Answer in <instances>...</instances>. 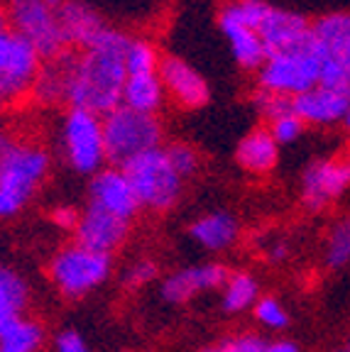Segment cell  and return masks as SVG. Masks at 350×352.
Returning a JSON list of instances; mask_svg holds the SVG:
<instances>
[{
	"mask_svg": "<svg viewBox=\"0 0 350 352\" xmlns=\"http://www.w3.org/2000/svg\"><path fill=\"white\" fill-rule=\"evenodd\" d=\"M127 34L123 30L105 28L86 50H74V72L66 88V108L91 110L105 116L118 108L125 86V47Z\"/></svg>",
	"mask_w": 350,
	"mask_h": 352,
	"instance_id": "6da1fadb",
	"label": "cell"
},
{
	"mask_svg": "<svg viewBox=\"0 0 350 352\" xmlns=\"http://www.w3.org/2000/svg\"><path fill=\"white\" fill-rule=\"evenodd\" d=\"M52 157L37 142L6 138L0 144V220L28 208L50 174Z\"/></svg>",
	"mask_w": 350,
	"mask_h": 352,
	"instance_id": "7a4b0ae2",
	"label": "cell"
},
{
	"mask_svg": "<svg viewBox=\"0 0 350 352\" xmlns=\"http://www.w3.org/2000/svg\"><path fill=\"white\" fill-rule=\"evenodd\" d=\"M321 64H323V50L316 42L313 34H309L307 39L291 50L274 52L267 54L265 64L258 72V88L267 91V94L294 96L304 94L309 88L318 86L321 81Z\"/></svg>",
	"mask_w": 350,
	"mask_h": 352,
	"instance_id": "3957f363",
	"label": "cell"
},
{
	"mask_svg": "<svg viewBox=\"0 0 350 352\" xmlns=\"http://www.w3.org/2000/svg\"><path fill=\"white\" fill-rule=\"evenodd\" d=\"M101 125H103L105 160L110 166H125L137 154L165 144V125L159 116L137 113L125 105H118L101 116Z\"/></svg>",
	"mask_w": 350,
	"mask_h": 352,
	"instance_id": "277c9868",
	"label": "cell"
},
{
	"mask_svg": "<svg viewBox=\"0 0 350 352\" xmlns=\"http://www.w3.org/2000/svg\"><path fill=\"white\" fill-rule=\"evenodd\" d=\"M130 179L140 208L152 213H169L184 196V179L174 171L165 154V147L137 154L125 166H121Z\"/></svg>",
	"mask_w": 350,
	"mask_h": 352,
	"instance_id": "5b68a950",
	"label": "cell"
},
{
	"mask_svg": "<svg viewBox=\"0 0 350 352\" xmlns=\"http://www.w3.org/2000/svg\"><path fill=\"white\" fill-rule=\"evenodd\" d=\"M47 272H50V281L61 296L79 301L110 279L113 254L96 252L79 242H69L54 252Z\"/></svg>",
	"mask_w": 350,
	"mask_h": 352,
	"instance_id": "8992f818",
	"label": "cell"
},
{
	"mask_svg": "<svg viewBox=\"0 0 350 352\" xmlns=\"http://www.w3.org/2000/svg\"><path fill=\"white\" fill-rule=\"evenodd\" d=\"M59 149L69 169L76 174L93 176L103 169L108 160H105L101 116L91 110L66 108L59 127Z\"/></svg>",
	"mask_w": 350,
	"mask_h": 352,
	"instance_id": "52a82bcc",
	"label": "cell"
},
{
	"mask_svg": "<svg viewBox=\"0 0 350 352\" xmlns=\"http://www.w3.org/2000/svg\"><path fill=\"white\" fill-rule=\"evenodd\" d=\"M3 8L8 12L10 30L28 39L42 61L69 50L61 32L59 10L47 0H3Z\"/></svg>",
	"mask_w": 350,
	"mask_h": 352,
	"instance_id": "ba28073f",
	"label": "cell"
},
{
	"mask_svg": "<svg viewBox=\"0 0 350 352\" xmlns=\"http://www.w3.org/2000/svg\"><path fill=\"white\" fill-rule=\"evenodd\" d=\"M42 56L15 30L0 34V108L15 105L32 96Z\"/></svg>",
	"mask_w": 350,
	"mask_h": 352,
	"instance_id": "9c48e42d",
	"label": "cell"
},
{
	"mask_svg": "<svg viewBox=\"0 0 350 352\" xmlns=\"http://www.w3.org/2000/svg\"><path fill=\"white\" fill-rule=\"evenodd\" d=\"M311 34L323 50L321 86L350 96V12H329L311 22Z\"/></svg>",
	"mask_w": 350,
	"mask_h": 352,
	"instance_id": "30bf717a",
	"label": "cell"
},
{
	"mask_svg": "<svg viewBox=\"0 0 350 352\" xmlns=\"http://www.w3.org/2000/svg\"><path fill=\"white\" fill-rule=\"evenodd\" d=\"M348 186L350 171L343 160H333V157L313 160L301 174V204L311 213L326 210L348 191Z\"/></svg>",
	"mask_w": 350,
	"mask_h": 352,
	"instance_id": "8fae6325",
	"label": "cell"
},
{
	"mask_svg": "<svg viewBox=\"0 0 350 352\" xmlns=\"http://www.w3.org/2000/svg\"><path fill=\"white\" fill-rule=\"evenodd\" d=\"M230 270L220 262H201V264H189L174 270L167 274L159 284V296L165 303L172 306H181L196 298L198 294L206 292H220V286L225 284Z\"/></svg>",
	"mask_w": 350,
	"mask_h": 352,
	"instance_id": "7c38bea8",
	"label": "cell"
},
{
	"mask_svg": "<svg viewBox=\"0 0 350 352\" xmlns=\"http://www.w3.org/2000/svg\"><path fill=\"white\" fill-rule=\"evenodd\" d=\"M88 206H96V208L105 210V213L115 215V218L127 220V223H132L137 218V213L143 210L125 171L121 166L110 164H105L103 169L91 176V182H88Z\"/></svg>",
	"mask_w": 350,
	"mask_h": 352,
	"instance_id": "4fadbf2b",
	"label": "cell"
},
{
	"mask_svg": "<svg viewBox=\"0 0 350 352\" xmlns=\"http://www.w3.org/2000/svg\"><path fill=\"white\" fill-rule=\"evenodd\" d=\"M157 76L165 86L167 100L186 110H198L211 100L208 81L186 59L176 54H165L159 59Z\"/></svg>",
	"mask_w": 350,
	"mask_h": 352,
	"instance_id": "5bb4252c",
	"label": "cell"
},
{
	"mask_svg": "<svg viewBox=\"0 0 350 352\" xmlns=\"http://www.w3.org/2000/svg\"><path fill=\"white\" fill-rule=\"evenodd\" d=\"M130 226L132 223H127V220L115 218V215L86 204V208L79 213V223L72 235L74 242H79L83 248L103 254H115L127 242Z\"/></svg>",
	"mask_w": 350,
	"mask_h": 352,
	"instance_id": "9a60e30c",
	"label": "cell"
},
{
	"mask_svg": "<svg viewBox=\"0 0 350 352\" xmlns=\"http://www.w3.org/2000/svg\"><path fill=\"white\" fill-rule=\"evenodd\" d=\"M255 32L262 39L265 52L274 54V52L291 50V47L304 42V39L311 34V22L294 10L267 6V10L260 17Z\"/></svg>",
	"mask_w": 350,
	"mask_h": 352,
	"instance_id": "2e32d148",
	"label": "cell"
},
{
	"mask_svg": "<svg viewBox=\"0 0 350 352\" xmlns=\"http://www.w3.org/2000/svg\"><path fill=\"white\" fill-rule=\"evenodd\" d=\"M348 105H350V96L340 94L336 88L321 86V83L291 98V110L304 120L307 127L340 125L345 113H348Z\"/></svg>",
	"mask_w": 350,
	"mask_h": 352,
	"instance_id": "e0dca14e",
	"label": "cell"
},
{
	"mask_svg": "<svg viewBox=\"0 0 350 352\" xmlns=\"http://www.w3.org/2000/svg\"><path fill=\"white\" fill-rule=\"evenodd\" d=\"M186 235L206 252H228L240 240V220L230 210H211L192 220Z\"/></svg>",
	"mask_w": 350,
	"mask_h": 352,
	"instance_id": "ac0fdd59",
	"label": "cell"
},
{
	"mask_svg": "<svg viewBox=\"0 0 350 352\" xmlns=\"http://www.w3.org/2000/svg\"><path fill=\"white\" fill-rule=\"evenodd\" d=\"M218 28L223 32L225 42L230 47V54L236 59V64L240 66L243 72H258L260 66L267 59V52H265V44L260 39V34L240 22L238 17H233L230 12L218 10Z\"/></svg>",
	"mask_w": 350,
	"mask_h": 352,
	"instance_id": "d6986e66",
	"label": "cell"
},
{
	"mask_svg": "<svg viewBox=\"0 0 350 352\" xmlns=\"http://www.w3.org/2000/svg\"><path fill=\"white\" fill-rule=\"evenodd\" d=\"M56 10H59L61 32H64L69 50H86L108 28L99 12L86 3H79V0H64Z\"/></svg>",
	"mask_w": 350,
	"mask_h": 352,
	"instance_id": "ffe728a7",
	"label": "cell"
},
{
	"mask_svg": "<svg viewBox=\"0 0 350 352\" xmlns=\"http://www.w3.org/2000/svg\"><path fill=\"white\" fill-rule=\"evenodd\" d=\"M74 56H76V52L66 50L52 59H44L30 98H34L42 105H66V88L72 81Z\"/></svg>",
	"mask_w": 350,
	"mask_h": 352,
	"instance_id": "44dd1931",
	"label": "cell"
},
{
	"mask_svg": "<svg viewBox=\"0 0 350 352\" xmlns=\"http://www.w3.org/2000/svg\"><path fill=\"white\" fill-rule=\"evenodd\" d=\"M236 162L247 174L265 176L277 166L279 162V144L269 135L267 127H255L238 142Z\"/></svg>",
	"mask_w": 350,
	"mask_h": 352,
	"instance_id": "7402d4cb",
	"label": "cell"
},
{
	"mask_svg": "<svg viewBox=\"0 0 350 352\" xmlns=\"http://www.w3.org/2000/svg\"><path fill=\"white\" fill-rule=\"evenodd\" d=\"M121 105L137 113L147 116H159L167 105L165 86L159 81L157 74H145V76H127L123 86V100Z\"/></svg>",
	"mask_w": 350,
	"mask_h": 352,
	"instance_id": "603a6c76",
	"label": "cell"
},
{
	"mask_svg": "<svg viewBox=\"0 0 350 352\" xmlns=\"http://www.w3.org/2000/svg\"><path fill=\"white\" fill-rule=\"evenodd\" d=\"M260 298V281L245 270L230 272L220 286V311L225 316L245 314Z\"/></svg>",
	"mask_w": 350,
	"mask_h": 352,
	"instance_id": "cb8c5ba5",
	"label": "cell"
},
{
	"mask_svg": "<svg viewBox=\"0 0 350 352\" xmlns=\"http://www.w3.org/2000/svg\"><path fill=\"white\" fill-rule=\"evenodd\" d=\"M44 342V325L28 316L0 323V352H39Z\"/></svg>",
	"mask_w": 350,
	"mask_h": 352,
	"instance_id": "d4e9b609",
	"label": "cell"
},
{
	"mask_svg": "<svg viewBox=\"0 0 350 352\" xmlns=\"http://www.w3.org/2000/svg\"><path fill=\"white\" fill-rule=\"evenodd\" d=\"M30 306V286L15 270L0 264V323L25 316Z\"/></svg>",
	"mask_w": 350,
	"mask_h": 352,
	"instance_id": "484cf974",
	"label": "cell"
},
{
	"mask_svg": "<svg viewBox=\"0 0 350 352\" xmlns=\"http://www.w3.org/2000/svg\"><path fill=\"white\" fill-rule=\"evenodd\" d=\"M162 54L157 52L150 39L130 37L125 47V72L127 76H145V74H157Z\"/></svg>",
	"mask_w": 350,
	"mask_h": 352,
	"instance_id": "4316f807",
	"label": "cell"
},
{
	"mask_svg": "<svg viewBox=\"0 0 350 352\" xmlns=\"http://www.w3.org/2000/svg\"><path fill=\"white\" fill-rule=\"evenodd\" d=\"M323 262L329 270H343L350 264V213L336 220L326 237Z\"/></svg>",
	"mask_w": 350,
	"mask_h": 352,
	"instance_id": "83f0119b",
	"label": "cell"
},
{
	"mask_svg": "<svg viewBox=\"0 0 350 352\" xmlns=\"http://www.w3.org/2000/svg\"><path fill=\"white\" fill-rule=\"evenodd\" d=\"M252 316L267 330H285L289 325V311L277 296H260L252 306Z\"/></svg>",
	"mask_w": 350,
	"mask_h": 352,
	"instance_id": "f1b7e54d",
	"label": "cell"
},
{
	"mask_svg": "<svg viewBox=\"0 0 350 352\" xmlns=\"http://www.w3.org/2000/svg\"><path fill=\"white\" fill-rule=\"evenodd\" d=\"M165 147V154L167 160H169V164L174 166L176 174L184 179V182H189L192 176H196L198 166H201V157H198V152L192 147L189 142H167L162 144Z\"/></svg>",
	"mask_w": 350,
	"mask_h": 352,
	"instance_id": "f546056e",
	"label": "cell"
},
{
	"mask_svg": "<svg viewBox=\"0 0 350 352\" xmlns=\"http://www.w3.org/2000/svg\"><path fill=\"white\" fill-rule=\"evenodd\" d=\"M265 127L269 130V135H272L274 142H277L279 147H287V144L299 142L301 135H304V130H307L304 120H301V118L296 116L294 110H291V113H285V116L277 118V120L267 122Z\"/></svg>",
	"mask_w": 350,
	"mask_h": 352,
	"instance_id": "4dcf8cb0",
	"label": "cell"
},
{
	"mask_svg": "<svg viewBox=\"0 0 350 352\" xmlns=\"http://www.w3.org/2000/svg\"><path fill=\"white\" fill-rule=\"evenodd\" d=\"M154 279H159V264L154 259H135L132 264H127L125 272H123V286L127 292H137V289H145L147 284H152Z\"/></svg>",
	"mask_w": 350,
	"mask_h": 352,
	"instance_id": "1f68e13d",
	"label": "cell"
},
{
	"mask_svg": "<svg viewBox=\"0 0 350 352\" xmlns=\"http://www.w3.org/2000/svg\"><path fill=\"white\" fill-rule=\"evenodd\" d=\"M201 352H267V340L258 333H238L203 347Z\"/></svg>",
	"mask_w": 350,
	"mask_h": 352,
	"instance_id": "d6a6232c",
	"label": "cell"
},
{
	"mask_svg": "<svg viewBox=\"0 0 350 352\" xmlns=\"http://www.w3.org/2000/svg\"><path fill=\"white\" fill-rule=\"evenodd\" d=\"M252 105L258 110V116L265 122H272L277 118H282L285 113H291V98L287 96H277V94H267V91H260L252 96Z\"/></svg>",
	"mask_w": 350,
	"mask_h": 352,
	"instance_id": "836d02e7",
	"label": "cell"
},
{
	"mask_svg": "<svg viewBox=\"0 0 350 352\" xmlns=\"http://www.w3.org/2000/svg\"><path fill=\"white\" fill-rule=\"evenodd\" d=\"M54 352H91V345L79 330L64 328L54 336Z\"/></svg>",
	"mask_w": 350,
	"mask_h": 352,
	"instance_id": "e575fe53",
	"label": "cell"
},
{
	"mask_svg": "<svg viewBox=\"0 0 350 352\" xmlns=\"http://www.w3.org/2000/svg\"><path fill=\"white\" fill-rule=\"evenodd\" d=\"M79 213H81V210L72 208V206H56L50 218L56 228H64V230L74 232V228H76V223H79Z\"/></svg>",
	"mask_w": 350,
	"mask_h": 352,
	"instance_id": "d590c367",
	"label": "cell"
},
{
	"mask_svg": "<svg viewBox=\"0 0 350 352\" xmlns=\"http://www.w3.org/2000/svg\"><path fill=\"white\" fill-rule=\"evenodd\" d=\"M287 257H289V245H287L285 240L272 242V245L267 248V259H269V262H285Z\"/></svg>",
	"mask_w": 350,
	"mask_h": 352,
	"instance_id": "8d00e7d4",
	"label": "cell"
},
{
	"mask_svg": "<svg viewBox=\"0 0 350 352\" xmlns=\"http://www.w3.org/2000/svg\"><path fill=\"white\" fill-rule=\"evenodd\" d=\"M267 352H301V347L289 338H277L267 342Z\"/></svg>",
	"mask_w": 350,
	"mask_h": 352,
	"instance_id": "74e56055",
	"label": "cell"
},
{
	"mask_svg": "<svg viewBox=\"0 0 350 352\" xmlns=\"http://www.w3.org/2000/svg\"><path fill=\"white\" fill-rule=\"evenodd\" d=\"M8 30H10V22H8V12H6V8L0 6V34L8 32Z\"/></svg>",
	"mask_w": 350,
	"mask_h": 352,
	"instance_id": "f35d334b",
	"label": "cell"
},
{
	"mask_svg": "<svg viewBox=\"0 0 350 352\" xmlns=\"http://www.w3.org/2000/svg\"><path fill=\"white\" fill-rule=\"evenodd\" d=\"M333 352H350V336L345 338V340H340L338 345H336V350Z\"/></svg>",
	"mask_w": 350,
	"mask_h": 352,
	"instance_id": "ab89813d",
	"label": "cell"
},
{
	"mask_svg": "<svg viewBox=\"0 0 350 352\" xmlns=\"http://www.w3.org/2000/svg\"><path fill=\"white\" fill-rule=\"evenodd\" d=\"M340 125L345 127V132H348V138H350V105H348V113H345V118H343V122Z\"/></svg>",
	"mask_w": 350,
	"mask_h": 352,
	"instance_id": "60d3db41",
	"label": "cell"
},
{
	"mask_svg": "<svg viewBox=\"0 0 350 352\" xmlns=\"http://www.w3.org/2000/svg\"><path fill=\"white\" fill-rule=\"evenodd\" d=\"M47 3H50V6H54V8H59L61 3H64V0H47Z\"/></svg>",
	"mask_w": 350,
	"mask_h": 352,
	"instance_id": "b9f144b4",
	"label": "cell"
},
{
	"mask_svg": "<svg viewBox=\"0 0 350 352\" xmlns=\"http://www.w3.org/2000/svg\"><path fill=\"white\" fill-rule=\"evenodd\" d=\"M3 140H6V135H3V132H0V144H3Z\"/></svg>",
	"mask_w": 350,
	"mask_h": 352,
	"instance_id": "7bdbcfd3",
	"label": "cell"
},
{
	"mask_svg": "<svg viewBox=\"0 0 350 352\" xmlns=\"http://www.w3.org/2000/svg\"><path fill=\"white\" fill-rule=\"evenodd\" d=\"M345 164H348V171H350V160H348V162H345Z\"/></svg>",
	"mask_w": 350,
	"mask_h": 352,
	"instance_id": "ee69618b",
	"label": "cell"
}]
</instances>
